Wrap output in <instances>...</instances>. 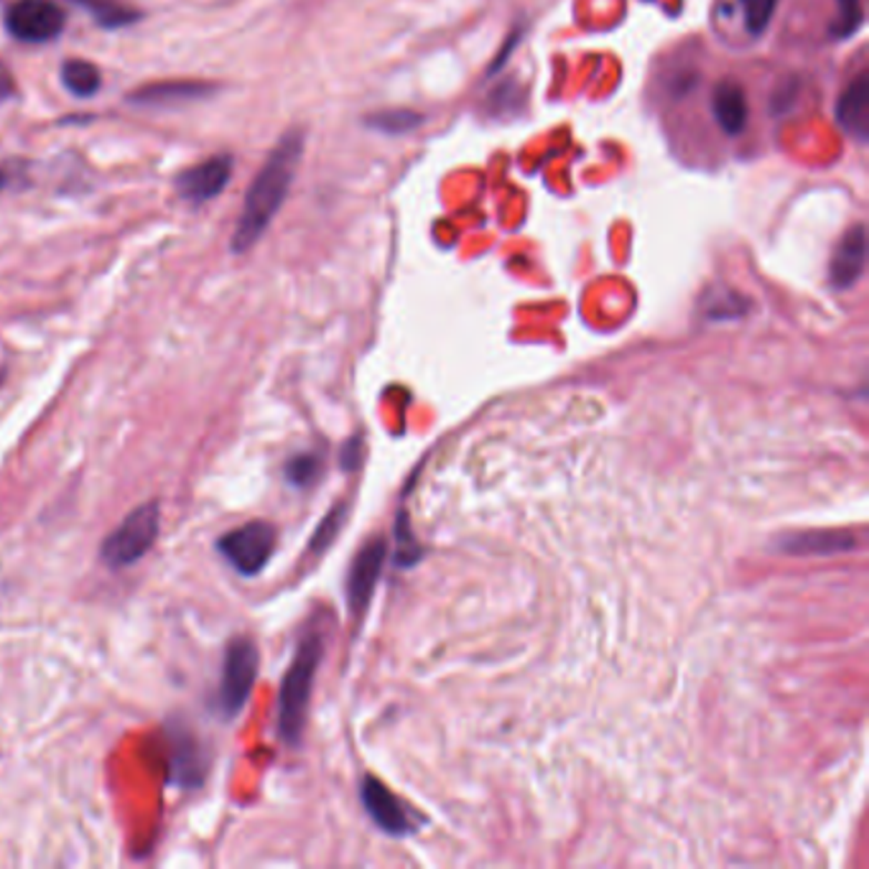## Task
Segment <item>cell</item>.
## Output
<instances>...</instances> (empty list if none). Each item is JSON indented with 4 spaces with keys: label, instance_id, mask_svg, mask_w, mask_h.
I'll return each mask as SVG.
<instances>
[{
    "label": "cell",
    "instance_id": "cell-1",
    "mask_svg": "<svg viewBox=\"0 0 869 869\" xmlns=\"http://www.w3.org/2000/svg\"><path fill=\"white\" fill-rule=\"evenodd\" d=\"M301 156H304V131H289L275 143L245 194L243 212L232 235V253H247L271 228L294 184Z\"/></svg>",
    "mask_w": 869,
    "mask_h": 869
},
{
    "label": "cell",
    "instance_id": "cell-2",
    "mask_svg": "<svg viewBox=\"0 0 869 869\" xmlns=\"http://www.w3.org/2000/svg\"><path fill=\"white\" fill-rule=\"evenodd\" d=\"M324 656V638L322 633L309 630L301 638L294 653V660L283 676L281 696H279V735L289 747L301 745L306 727V711L312 701V688L316 670H320Z\"/></svg>",
    "mask_w": 869,
    "mask_h": 869
},
{
    "label": "cell",
    "instance_id": "cell-3",
    "mask_svg": "<svg viewBox=\"0 0 869 869\" xmlns=\"http://www.w3.org/2000/svg\"><path fill=\"white\" fill-rule=\"evenodd\" d=\"M161 531V507L159 503H143L133 513H128L123 523L102 540L100 562L108 569H128L149 554L156 544Z\"/></svg>",
    "mask_w": 869,
    "mask_h": 869
},
{
    "label": "cell",
    "instance_id": "cell-4",
    "mask_svg": "<svg viewBox=\"0 0 869 869\" xmlns=\"http://www.w3.org/2000/svg\"><path fill=\"white\" fill-rule=\"evenodd\" d=\"M261 668V653L251 638H232L222 660V676L218 688V714L222 721L235 719L251 699Z\"/></svg>",
    "mask_w": 869,
    "mask_h": 869
},
{
    "label": "cell",
    "instance_id": "cell-5",
    "mask_svg": "<svg viewBox=\"0 0 869 869\" xmlns=\"http://www.w3.org/2000/svg\"><path fill=\"white\" fill-rule=\"evenodd\" d=\"M279 533L265 521H251L218 538V550L243 576H257L269 566Z\"/></svg>",
    "mask_w": 869,
    "mask_h": 869
},
{
    "label": "cell",
    "instance_id": "cell-6",
    "mask_svg": "<svg viewBox=\"0 0 869 869\" xmlns=\"http://www.w3.org/2000/svg\"><path fill=\"white\" fill-rule=\"evenodd\" d=\"M6 29L23 44H49L64 31V11L54 0H13L6 11Z\"/></svg>",
    "mask_w": 869,
    "mask_h": 869
},
{
    "label": "cell",
    "instance_id": "cell-7",
    "mask_svg": "<svg viewBox=\"0 0 869 869\" xmlns=\"http://www.w3.org/2000/svg\"><path fill=\"white\" fill-rule=\"evenodd\" d=\"M360 796H363L367 816L375 821V826L381 831L391 833V837H408V833L416 831L418 819H413L408 808L403 806L377 778L367 776L363 780Z\"/></svg>",
    "mask_w": 869,
    "mask_h": 869
},
{
    "label": "cell",
    "instance_id": "cell-8",
    "mask_svg": "<svg viewBox=\"0 0 869 869\" xmlns=\"http://www.w3.org/2000/svg\"><path fill=\"white\" fill-rule=\"evenodd\" d=\"M230 179H232V156L220 153V156L206 159L202 163H196V166L186 169L184 174H179L176 192L189 204H204L225 192Z\"/></svg>",
    "mask_w": 869,
    "mask_h": 869
},
{
    "label": "cell",
    "instance_id": "cell-9",
    "mask_svg": "<svg viewBox=\"0 0 869 869\" xmlns=\"http://www.w3.org/2000/svg\"><path fill=\"white\" fill-rule=\"evenodd\" d=\"M385 554H388L385 540L375 538L370 540V544L355 556V562H352V569L347 576V602H350V613L355 617L365 613L370 599L375 595V584L383 574Z\"/></svg>",
    "mask_w": 869,
    "mask_h": 869
},
{
    "label": "cell",
    "instance_id": "cell-10",
    "mask_svg": "<svg viewBox=\"0 0 869 869\" xmlns=\"http://www.w3.org/2000/svg\"><path fill=\"white\" fill-rule=\"evenodd\" d=\"M867 261V230L865 225H855L847 230L841 243L833 251L829 265V281L837 291H847L862 279Z\"/></svg>",
    "mask_w": 869,
    "mask_h": 869
},
{
    "label": "cell",
    "instance_id": "cell-11",
    "mask_svg": "<svg viewBox=\"0 0 869 869\" xmlns=\"http://www.w3.org/2000/svg\"><path fill=\"white\" fill-rule=\"evenodd\" d=\"M169 742H171V782L186 788H200L206 772L202 745L196 742L189 729L182 727H169Z\"/></svg>",
    "mask_w": 869,
    "mask_h": 869
},
{
    "label": "cell",
    "instance_id": "cell-12",
    "mask_svg": "<svg viewBox=\"0 0 869 869\" xmlns=\"http://www.w3.org/2000/svg\"><path fill=\"white\" fill-rule=\"evenodd\" d=\"M837 118H839V125L845 128L849 135H855L859 143L867 141L869 135V74L867 72H859L855 80L847 84V90L841 92Z\"/></svg>",
    "mask_w": 869,
    "mask_h": 869
},
{
    "label": "cell",
    "instance_id": "cell-13",
    "mask_svg": "<svg viewBox=\"0 0 869 869\" xmlns=\"http://www.w3.org/2000/svg\"><path fill=\"white\" fill-rule=\"evenodd\" d=\"M711 113L727 135L745 133L747 118H750L745 90L737 82H719L711 94Z\"/></svg>",
    "mask_w": 869,
    "mask_h": 869
},
{
    "label": "cell",
    "instance_id": "cell-14",
    "mask_svg": "<svg viewBox=\"0 0 869 869\" xmlns=\"http://www.w3.org/2000/svg\"><path fill=\"white\" fill-rule=\"evenodd\" d=\"M214 88L210 82H156L149 88H141L131 94V102L135 105H149V108H166L179 105V102H192L202 100L206 94H212Z\"/></svg>",
    "mask_w": 869,
    "mask_h": 869
},
{
    "label": "cell",
    "instance_id": "cell-15",
    "mask_svg": "<svg viewBox=\"0 0 869 869\" xmlns=\"http://www.w3.org/2000/svg\"><path fill=\"white\" fill-rule=\"evenodd\" d=\"M782 550L790 554H839V550L855 548V536L851 533H798V536H788L780 544Z\"/></svg>",
    "mask_w": 869,
    "mask_h": 869
},
{
    "label": "cell",
    "instance_id": "cell-16",
    "mask_svg": "<svg viewBox=\"0 0 869 869\" xmlns=\"http://www.w3.org/2000/svg\"><path fill=\"white\" fill-rule=\"evenodd\" d=\"M72 3L88 11L102 29H125V26L141 21V11L123 0H72Z\"/></svg>",
    "mask_w": 869,
    "mask_h": 869
},
{
    "label": "cell",
    "instance_id": "cell-17",
    "mask_svg": "<svg viewBox=\"0 0 869 869\" xmlns=\"http://www.w3.org/2000/svg\"><path fill=\"white\" fill-rule=\"evenodd\" d=\"M62 84L74 98H92L100 90L102 74L88 59H69L62 64Z\"/></svg>",
    "mask_w": 869,
    "mask_h": 869
},
{
    "label": "cell",
    "instance_id": "cell-18",
    "mask_svg": "<svg viewBox=\"0 0 869 869\" xmlns=\"http://www.w3.org/2000/svg\"><path fill=\"white\" fill-rule=\"evenodd\" d=\"M742 6V19H745V29L750 37H762L768 31V26L776 16L778 0H739Z\"/></svg>",
    "mask_w": 869,
    "mask_h": 869
},
{
    "label": "cell",
    "instance_id": "cell-19",
    "mask_svg": "<svg viewBox=\"0 0 869 869\" xmlns=\"http://www.w3.org/2000/svg\"><path fill=\"white\" fill-rule=\"evenodd\" d=\"M320 475H322V457H320V454H312V452L296 454V457H291L289 464H286V479L294 487L314 485L316 477H320Z\"/></svg>",
    "mask_w": 869,
    "mask_h": 869
},
{
    "label": "cell",
    "instance_id": "cell-20",
    "mask_svg": "<svg viewBox=\"0 0 869 869\" xmlns=\"http://www.w3.org/2000/svg\"><path fill=\"white\" fill-rule=\"evenodd\" d=\"M837 21L831 26L833 39H849L865 21L862 0H837Z\"/></svg>",
    "mask_w": 869,
    "mask_h": 869
},
{
    "label": "cell",
    "instance_id": "cell-21",
    "mask_svg": "<svg viewBox=\"0 0 869 869\" xmlns=\"http://www.w3.org/2000/svg\"><path fill=\"white\" fill-rule=\"evenodd\" d=\"M418 113H411V110H391V113H377L367 118V125L375 128V131L383 133H406L413 131V128L421 125Z\"/></svg>",
    "mask_w": 869,
    "mask_h": 869
},
{
    "label": "cell",
    "instance_id": "cell-22",
    "mask_svg": "<svg viewBox=\"0 0 869 869\" xmlns=\"http://www.w3.org/2000/svg\"><path fill=\"white\" fill-rule=\"evenodd\" d=\"M342 521H344V505H337L334 511L326 515V518L320 523V528H316V533L312 536V548L314 554H322V550H326L332 546L334 536H337L340 528H342Z\"/></svg>",
    "mask_w": 869,
    "mask_h": 869
},
{
    "label": "cell",
    "instance_id": "cell-23",
    "mask_svg": "<svg viewBox=\"0 0 869 869\" xmlns=\"http://www.w3.org/2000/svg\"><path fill=\"white\" fill-rule=\"evenodd\" d=\"M360 446H363V444H360V438H352V442L344 444V449H342V467L344 469H355L357 467V464H360Z\"/></svg>",
    "mask_w": 869,
    "mask_h": 869
},
{
    "label": "cell",
    "instance_id": "cell-24",
    "mask_svg": "<svg viewBox=\"0 0 869 869\" xmlns=\"http://www.w3.org/2000/svg\"><path fill=\"white\" fill-rule=\"evenodd\" d=\"M16 94V80L11 74V69H8L3 62H0V102L11 100Z\"/></svg>",
    "mask_w": 869,
    "mask_h": 869
},
{
    "label": "cell",
    "instance_id": "cell-25",
    "mask_svg": "<svg viewBox=\"0 0 869 869\" xmlns=\"http://www.w3.org/2000/svg\"><path fill=\"white\" fill-rule=\"evenodd\" d=\"M6 184H8V176H6V171H3V169H0V192H3V189H6Z\"/></svg>",
    "mask_w": 869,
    "mask_h": 869
}]
</instances>
